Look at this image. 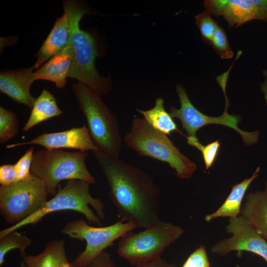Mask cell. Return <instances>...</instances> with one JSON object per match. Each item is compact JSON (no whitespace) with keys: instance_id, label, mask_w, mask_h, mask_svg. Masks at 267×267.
Listing matches in <instances>:
<instances>
[{"instance_id":"obj_31","label":"cell","mask_w":267,"mask_h":267,"mask_svg":"<svg viewBox=\"0 0 267 267\" xmlns=\"http://www.w3.org/2000/svg\"><path fill=\"white\" fill-rule=\"evenodd\" d=\"M136 267H175V264L169 263L160 258Z\"/></svg>"},{"instance_id":"obj_26","label":"cell","mask_w":267,"mask_h":267,"mask_svg":"<svg viewBox=\"0 0 267 267\" xmlns=\"http://www.w3.org/2000/svg\"><path fill=\"white\" fill-rule=\"evenodd\" d=\"M34 153V147L31 146L15 164L17 181L29 179L33 177L31 168Z\"/></svg>"},{"instance_id":"obj_15","label":"cell","mask_w":267,"mask_h":267,"mask_svg":"<svg viewBox=\"0 0 267 267\" xmlns=\"http://www.w3.org/2000/svg\"><path fill=\"white\" fill-rule=\"evenodd\" d=\"M73 56V49L70 43L34 72L35 81H49L54 83L57 88H63L67 83Z\"/></svg>"},{"instance_id":"obj_22","label":"cell","mask_w":267,"mask_h":267,"mask_svg":"<svg viewBox=\"0 0 267 267\" xmlns=\"http://www.w3.org/2000/svg\"><path fill=\"white\" fill-rule=\"evenodd\" d=\"M31 244L30 238L16 230L0 238V266L3 265L6 254L12 250H19L22 257L26 256L25 251Z\"/></svg>"},{"instance_id":"obj_10","label":"cell","mask_w":267,"mask_h":267,"mask_svg":"<svg viewBox=\"0 0 267 267\" xmlns=\"http://www.w3.org/2000/svg\"><path fill=\"white\" fill-rule=\"evenodd\" d=\"M176 90L180 103V107L177 109L172 107L169 113L171 117L178 119L182 128L185 130L187 143L198 149L202 144L196 137L197 131L202 127L210 124H219L234 130L241 135L245 145H251L257 142L260 132L258 131L248 132L241 130L238 126L241 117L236 115H230L225 108L224 112L220 116L211 117L199 111L192 104L182 85H178Z\"/></svg>"},{"instance_id":"obj_24","label":"cell","mask_w":267,"mask_h":267,"mask_svg":"<svg viewBox=\"0 0 267 267\" xmlns=\"http://www.w3.org/2000/svg\"><path fill=\"white\" fill-rule=\"evenodd\" d=\"M195 21L203 40L211 45L218 23L214 20L207 10L196 15Z\"/></svg>"},{"instance_id":"obj_19","label":"cell","mask_w":267,"mask_h":267,"mask_svg":"<svg viewBox=\"0 0 267 267\" xmlns=\"http://www.w3.org/2000/svg\"><path fill=\"white\" fill-rule=\"evenodd\" d=\"M22 258L27 267H61L63 264L69 262L63 240H52L40 254L35 256L26 255Z\"/></svg>"},{"instance_id":"obj_2","label":"cell","mask_w":267,"mask_h":267,"mask_svg":"<svg viewBox=\"0 0 267 267\" xmlns=\"http://www.w3.org/2000/svg\"><path fill=\"white\" fill-rule=\"evenodd\" d=\"M63 6L68 18L73 49L68 77L77 80L100 95H105L111 89L110 81L101 76L95 68L94 61L98 53L94 38L79 26L82 17L89 11L77 0H64Z\"/></svg>"},{"instance_id":"obj_13","label":"cell","mask_w":267,"mask_h":267,"mask_svg":"<svg viewBox=\"0 0 267 267\" xmlns=\"http://www.w3.org/2000/svg\"><path fill=\"white\" fill-rule=\"evenodd\" d=\"M28 145H41L48 149L70 148L92 152L98 150L86 125L62 132L44 133L27 142L7 145L6 148L10 149Z\"/></svg>"},{"instance_id":"obj_32","label":"cell","mask_w":267,"mask_h":267,"mask_svg":"<svg viewBox=\"0 0 267 267\" xmlns=\"http://www.w3.org/2000/svg\"><path fill=\"white\" fill-rule=\"evenodd\" d=\"M263 75L264 77V81L260 85L261 90L264 95L265 101L267 105V69L263 71Z\"/></svg>"},{"instance_id":"obj_27","label":"cell","mask_w":267,"mask_h":267,"mask_svg":"<svg viewBox=\"0 0 267 267\" xmlns=\"http://www.w3.org/2000/svg\"><path fill=\"white\" fill-rule=\"evenodd\" d=\"M182 267H210L205 247L201 245L192 253Z\"/></svg>"},{"instance_id":"obj_3","label":"cell","mask_w":267,"mask_h":267,"mask_svg":"<svg viewBox=\"0 0 267 267\" xmlns=\"http://www.w3.org/2000/svg\"><path fill=\"white\" fill-rule=\"evenodd\" d=\"M124 141L139 156L167 163L180 178H189L197 168L196 164L181 153L167 134L153 128L143 118L133 119Z\"/></svg>"},{"instance_id":"obj_20","label":"cell","mask_w":267,"mask_h":267,"mask_svg":"<svg viewBox=\"0 0 267 267\" xmlns=\"http://www.w3.org/2000/svg\"><path fill=\"white\" fill-rule=\"evenodd\" d=\"M62 113L63 111L57 106L54 95L47 90L44 89L36 99L31 114L23 130L28 131L37 124L59 116Z\"/></svg>"},{"instance_id":"obj_7","label":"cell","mask_w":267,"mask_h":267,"mask_svg":"<svg viewBox=\"0 0 267 267\" xmlns=\"http://www.w3.org/2000/svg\"><path fill=\"white\" fill-rule=\"evenodd\" d=\"M183 232L180 226L160 220L142 231H131L123 236L117 253L130 265L137 267L161 258L164 251Z\"/></svg>"},{"instance_id":"obj_34","label":"cell","mask_w":267,"mask_h":267,"mask_svg":"<svg viewBox=\"0 0 267 267\" xmlns=\"http://www.w3.org/2000/svg\"><path fill=\"white\" fill-rule=\"evenodd\" d=\"M19 267H27L26 265H25L24 262L23 261V260H21L20 261Z\"/></svg>"},{"instance_id":"obj_9","label":"cell","mask_w":267,"mask_h":267,"mask_svg":"<svg viewBox=\"0 0 267 267\" xmlns=\"http://www.w3.org/2000/svg\"><path fill=\"white\" fill-rule=\"evenodd\" d=\"M136 227L132 222L118 221L106 226L95 227L89 225L82 219L67 222L61 229V233L70 238L86 242L84 250L72 262L74 267H84L111 246L118 238Z\"/></svg>"},{"instance_id":"obj_33","label":"cell","mask_w":267,"mask_h":267,"mask_svg":"<svg viewBox=\"0 0 267 267\" xmlns=\"http://www.w3.org/2000/svg\"><path fill=\"white\" fill-rule=\"evenodd\" d=\"M61 267H74L72 264V263H70L69 262L66 263L64 264H63Z\"/></svg>"},{"instance_id":"obj_17","label":"cell","mask_w":267,"mask_h":267,"mask_svg":"<svg viewBox=\"0 0 267 267\" xmlns=\"http://www.w3.org/2000/svg\"><path fill=\"white\" fill-rule=\"evenodd\" d=\"M240 215L267 239V181L264 190H258L247 195Z\"/></svg>"},{"instance_id":"obj_14","label":"cell","mask_w":267,"mask_h":267,"mask_svg":"<svg viewBox=\"0 0 267 267\" xmlns=\"http://www.w3.org/2000/svg\"><path fill=\"white\" fill-rule=\"evenodd\" d=\"M33 66L15 70H3L0 74L1 92L20 104L32 109L36 98L31 94L30 88L35 81Z\"/></svg>"},{"instance_id":"obj_21","label":"cell","mask_w":267,"mask_h":267,"mask_svg":"<svg viewBox=\"0 0 267 267\" xmlns=\"http://www.w3.org/2000/svg\"><path fill=\"white\" fill-rule=\"evenodd\" d=\"M136 111L143 116V118L151 127L160 132L170 135L172 132L178 131L173 118L166 111L164 100L161 97L156 99L153 108L147 110L137 108Z\"/></svg>"},{"instance_id":"obj_18","label":"cell","mask_w":267,"mask_h":267,"mask_svg":"<svg viewBox=\"0 0 267 267\" xmlns=\"http://www.w3.org/2000/svg\"><path fill=\"white\" fill-rule=\"evenodd\" d=\"M259 171L260 168L258 167L250 178L234 185L224 203L215 212L207 215L205 217V221L209 222L219 217L231 218L240 216L241 204L245 194L250 184L258 177Z\"/></svg>"},{"instance_id":"obj_29","label":"cell","mask_w":267,"mask_h":267,"mask_svg":"<svg viewBox=\"0 0 267 267\" xmlns=\"http://www.w3.org/2000/svg\"><path fill=\"white\" fill-rule=\"evenodd\" d=\"M17 181L15 164H3L0 166V185H8Z\"/></svg>"},{"instance_id":"obj_5","label":"cell","mask_w":267,"mask_h":267,"mask_svg":"<svg viewBox=\"0 0 267 267\" xmlns=\"http://www.w3.org/2000/svg\"><path fill=\"white\" fill-rule=\"evenodd\" d=\"M90 184L81 180H67L65 185L62 187L58 186L56 194L36 213L20 222L1 230L0 238L24 226L35 225L46 215L60 211H76L83 214L90 222L102 224L105 218L104 204L91 195Z\"/></svg>"},{"instance_id":"obj_1","label":"cell","mask_w":267,"mask_h":267,"mask_svg":"<svg viewBox=\"0 0 267 267\" xmlns=\"http://www.w3.org/2000/svg\"><path fill=\"white\" fill-rule=\"evenodd\" d=\"M93 154L109 187L118 219L146 228L160 221L161 190L141 169L100 151Z\"/></svg>"},{"instance_id":"obj_16","label":"cell","mask_w":267,"mask_h":267,"mask_svg":"<svg viewBox=\"0 0 267 267\" xmlns=\"http://www.w3.org/2000/svg\"><path fill=\"white\" fill-rule=\"evenodd\" d=\"M70 44V30L68 18L64 14L57 18L50 32L38 51L34 69H38Z\"/></svg>"},{"instance_id":"obj_28","label":"cell","mask_w":267,"mask_h":267,"mask_svg":"<svg viewBox=\"0 0 267 267\" xmlns=\"http://www.w3.org/2000/svg\"><path fill=\"white\" fill-rule=\"evenodd\" d=\"M221 142L217 140L206 146L202 145L200 150L202 152L206 169H209L216 161Z\"/></svg>"},{"instance_id":"obj_23","label":"cell","mask_w":267,"mask_h":267,"mask_svg":"<svg viewBox=\"0 0 267 267\" xmlns=\"http://www.w3.org/2000/svg\"><path fill=\"white\" fill-rule=\"evenodd\" d=\"M19 123L16 115L11 111L0 107V143H5L17 134Z\"/></svg>"},{"instance_id":"obj_25","label":"cell","mask_w":267,"mask_h":267,"mask_svg":"<svg viewBox=\"0 0 267 267\" xmlns=\"http://www.w3.org/2000/svg\"><path fill=\"white\" fill-rule=\"evenodd\" d=\"M211 45L222 59L232 58L233 52L230 47L226 34L223 28L219 24L213 36Z\"/></svg>"},{"instance_id":"obj_30","label":"cell","mask_w":267,"mask_h":267,"mask_svg":"<svg viewBox=\"0 0 267 267\" xmlns=\"http://www.w3.org/2000/svg\"><path fill=\"white\" fill-rule=\"evenodd\" d=\"M84 267H117L111 255L105 250Z\"/></svg>"},{"instance_id":"obj_8","label":"cell","mask_w":267,"mask_h":267,"mask_svg":"<svg viewBox=\"0 0 267 267\" xmlns=\"http://www.w3.org/2000/svg\"><path fill=\"white\" fill-rule=\"evenodd\" d=\"M48 195L44 182L34 176L0 185V214L10 226L16 224L36 213L47 201Z\"/></svg>"},{"instance_id":"obj_12","label":"cell","mask_w":267,"mask_h":267,"mask_svg":"<svg viewBox=\"0 0 267 267\" xmlns=\"http://www.w3.org/2000/svg\"><path fill=\"white\" fill-rule=\"evenodd\" d=\"M210 14L222 16L230 27H238L252 20L267 22V0H206Z\"/></svg>"},{"instance_id":"obj_4","label":"cell","mask_w":267,"mask_h":267,"mask_svg":"<svg viewBox=\"0 0 267 267\" xmlns=\"http://www.w3.org/2000/svg\"><path fill=\"white\" fill-rule=\"evenodd\" d=\"M72 90L98 150L120 158L123 138L116 116L102 101L101 95L90 89L77 83L72 85Z\"/></svg>"},{"instance_id":"obj_6","label":"cell","mask_w":267,"mask_h":267,"mask_svg":"<svg viewBox=\"0 0 267 267\" xmlns=\"http://www.w3.org/2000/svg\"><path fill=\"white\" fill-rule=\"evenodd\" d=\"M88 155L86 151L44 148L34 153L31 173L44 182L51 196L56 194L59 183L64 180L78 179L94 184L96 179L86 165Z\"/></svg>"},{"instance_id":"obj_11","label":"cell","mask_w":267,"mask_h":267,"mask_svg":"<svg viewBox=\"0 0 267 267\" xmlns=\"http://www.w3.org/2000/svg\"><path fill=\"white\" fill-rule=\"evenodd\" d=\"M230 237L221 240L211 248L213 253L224 256L232 251L257 254L267 261V242L241 216L229 219L225 227Z\"/></svg>"}]
</instances>
